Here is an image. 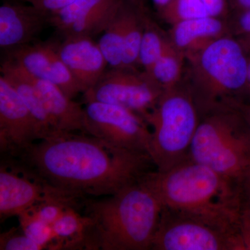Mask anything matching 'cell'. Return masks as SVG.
Wrapping results in <instances>:
<instances>
[{
	"label": "cell",
	"mask_w": 250,
	"mask_h": 250,
	"mask_svg": "<svg viewBox=\"0 0 250 250\" xmlns=\"http://www.w3.org/2000/svg\"><path fill=\"white\" fill-rule=\"evenodd\" d=\"M16 158L54 187L82 197L111 196L157 170L149 154L83 133L58 131Z\"/></svg>",
	"instance_id": "obj_1"
},
{
	"label": "cell",
	"mask_w": 250,
	"mask_h": 250,
	"mask_svg": "<svg viewBox=\"0 0 250 250\" xmlns=\"http://www.w3.org/2000/svg\"><path fill=\"white\" fill-rule=\"evenodd\" d=\"M154 172L115 195L85 199L82 213L89 218L85 250L152 249L164 208L152 181Z\"/></svg>",
	"instance_id": "obj_2"
},
{
	"label": "cell",
	"mask_w": 250,
	"mask_h": 250,
	"mask_svg": "<svg viewBox=\"0 0 250 250\" xmlns=\"http://www.w3.org/2000/svg\"><path fill=\"white\" fill-rule=\"evenodd\" d=\"M152 178L164 207L242 236L244 190L238 184L189 158Z\"/></svg>",
	"instance_id": "obj_3"
},
{
	"label": "cell",
	"mask_w": 250,
	"mask_h": 250,
	"mask_svg": "<svg viewBox=\"0 0 250 250\" xmlns=\"http://www.w3.org/2000/svg\"><path fill=\"white\" fill-rule=\"evenodd\" d=\"M189 159L243 188L250 182V129L236 103L200 113Z\"/></svg>",
	"instance_id": "obj_4"
},
{
	"label": "cell",
	"mask_w": 250,
	"mask_h": 250,
	"mask_svg": "<svg viewBox=\"0 0 250 250\" xmlns=\"http://www.w3.org/2000/svg\"><path fill=\"white\" fill-rule=\"evenodd\" d=\"M239 41L223 36L186 52L190 63V89L200 113L237 101L246 89L248 61Z\"/></svg>",
	"instance_id": "obj_5"
},
{
	"label": "cell",
	"mask_w": 250,
	"mask_h": 250,
	"mask_svg": "<svg viewBox=\"0 0 250 250\" xmlns=\"http://www.w3.org/2000/svg\"><path fill=\"white\" fill-rule=\"evenodd\" d=\"M200 111L190 85L164 90L146 121L152 132L149 155L159 172H166L189 157L200 121Z\"/></svg>",
	"instance_id": "obj_6"
},
{
	"label": "cell",
	"mask_w": 250,
	"mask_h": 250,
	"mask_svg": "<svg viewBox=\"0 0 250 250\" xmlns=\"http://www.w3.org/2000/svg\"><path fill=\"white\" fill-rule=\"evenodd\" d=\"M82 197L54 187L18 158L4 156L0 164V218L18 216L40 202H80Z\"/></svg>",
	"instance_id": "obj_7"
},
{
	"label": "cell",
	"mask_w": 250,
	"mask_h": 250,
	"mask_svg": "<svg viewBox=\"0 0 250 250\" xmlns=\"http://www.w3.org/2000/svg\"><path fill=\"white\" fill-rule=\"evenodd\" d=\"M151 250H242L246 248L241 235L228 232L164 206Z\"/></svg>",
	"instance_id": "obj_8"
},
{
	"label": "cell",
	"mask_w": 250,
	"mask_h": 250,
	"mask_svg": "<svg viewBox=\"0 0 250 250\" xmlns=\"http://www.w3.org/2000/svg\"><path fill=\"white\" fill-rule=\"evenodd\" d=\"M147 72L131 67H109L93 88L83 93L84 101L111 104L137 113L146 121L164 92Z\"/></svg>",
	"instance_id": "obj_9"
},
{
	"label": "cell",
	"mask_w": 250,
	"mask_h": 250,
	"mask_svg": "<svg viewBox=\"0 0 250 250\" xmlns=\"http://www.w3.org/2000/svg\"><path fill=\"white\" fill-rule=\"evenodd\" d=\"M85 103V134L116 147L149 155L152 132L142 117L118 105L96 101Z\"/></svg>",
	"instance_id": "obj_10"
},
{
	"label": "cell",
	"mask_w": 250,
	"mask_h": 250,
	"mask_svg": "<svg viewBox=\"0 0 250 250\" xmlns=\"http://www.w3.org/2000/svg\"><path fill=\"white\" fill-rule=\"evenodd\" d=\"M43 139L37 121L16 90L0 76V151L18 157L31 145Z\"/></svg>",
	"instance_id": "obj_11"
},
{
	"label": "cell",
	"mask_w": 250,
	"mask_h": 250,
	"mask_svg": "<svg viewBox=\"0 0 250 250\" xmlns=\"http://www.w3.org/2000/svg\"><path fill=\"white\" fill-rule=\"evenodd\" d=\"M4 59L21 67L29 75L57 85L69 98L83 90L65 64L57 49V41L32 42L5 50Z\"/></svg>",
	"instance_id": "obj_12"
},
{
	"label": "cell",
	"mask_w": 250,
	"mask_h": 250,
	"mask_svg": "<svg viewBox=\"0 0 250 250\" xmlns=\"http://www.w3.org/2000/svg\"><path fill=\"white\" fill-rule=\"evenodd\" d=\"M124 0H75L49 16V26L62 37H95L103 34L119 11Z\"/></svg>",
	"instance_id": "obj_13"
},
{
	"label": "cell",
	"mask_w": 250,
	"mask_h": 250,
	"mask_svg": "<svg viewBox=\"0 0 250 250\" xmlns=\"http://www.w3.org/2000/svg\"><path fill=\"white\" fill-rule=\"evenodd\" d=\"M49 26V15L22 1L5 0L0 6V47L3 50L34 42Z\"/></svg>",
	"instance_id": "obj_14"
},
{
	"label": "cell",
	"mask_w": 250,
	"mask_h": 250,
	"mask_svg": "<svg viewBox=\"0 0 250 250\" xmlns=\"http://www.w3.org/2000/svg\"><path fill=\"white\" fill-rule=\"evenodd\" d=\"M57 41L62 62L81 85L83 93L93 88L108 66L98 42L89 36H65Z\"/></svg>",
	"instance_id": "obj_15"
},
{
	"label": "cell",
	"mask_w": 250,
	"mask_h": 250,
	"mask_svg": "<svg viewBox=\"0 0 250 250\" xmlns=\"http://www.w3.org/2000/svg\"><path fill=\"white\" fill-rule=\"evenodd\" d=\"M29 76L57 129L65 132L85 134L84 106L67 96L57 85L30 75Z\"/></svg>",
	"instance_id": "obj_16"
},
{
	"label": "cell",
	"mask_w": 250,
	"mask_h": 250,
	"mask_svg": "<svg viewBox=\"0 0 250 250\" xmlns=\"http://www.w3.org/2000/svg\"><path fill=\"white\" fill-rule=\"evenodd\" d=\"M0 70L1 76L14 87L37 121L43 139L60 131L46 109L40 93L27 72L14 62L5 59L1 62Z\"/></svg>",
	"instance_id": "obj_17"
},
{
	"label": "cell",
	"mask_w": 250,
	"mask_h": 250,
	"mask_svg": "<svg viewBox=\"0 0 250 250\" xmlns=\"http://www.w3.org/2000/svg\"><path fill=\"white\" fill-rule=\"evenodd\" d=\"M225 26L220 18L207 16L172 25L171 42L184 53L201 48L223 36Z\"/></svg>",
	"instance_id": "obj_18"
},
{
	"label": "cell",
	"mask_w": 250,
	"mask_h": 250,
	"mask_svg": "<svg viewBox=\"0 0 250 250\" xmlns=\"http://www.w3.org/2000/svg\"><path fill=\"white\" fill-rule=\"evenodd\" d=\"M80 210L70 207L52 225L54 239L51 250H85L89 218Z\"/></svg>",
	"instance_id": "obj_19"
},
{
	"label": "cell",
	"mask_w": 250,
	"mask_h": 250,
	"mask_svg": "<svg viewBox=\"0 0 250 250\" xmlns=\"http://www.w3.org/2000/svg\"><path fill=\"white\" fill-rule=\"evenodd\" d=\"M127 0H124L116 17L103 33L98 45L104 56L108 67H122L123 43L126 25Z\"/></svg>",
	"instance_id": "obj_20"
},
{
	"label": "cell",
	"mask_w": 250,
	"mask_h": 250,
	"mask_svg": "<svg viewBox=\"0 0 250 250\" xmlns=\"http://www.w3.org/2000/svg\"><path fill=\"white\" fill-rule=\"evenodd\" d=\"M145 11L146 9H140L128 1L122 67L136 68L139 65L140 48L144 31Z\"/></svg>",
	"instance_id": "obj_21"
},
{
	"label": "cell",
	"mask_w": 250,
	"mask_h": 250,
	"mask_svg": "<svg viewBox=\"0 0 250 250\" xmlns=\"http://www.w3.org/2000/svg\"><path fill=\"white\" fill-rule=\"evenodd\" d=\"M185 57V53L170 42L153 66L151 76L164 90L178 85Z\"/></svg>",
	"instance_id": "obj_22"
},
{
	"label": "cell",
	"mask_w": 250,
	"mask_h": 250,
	"mask_svg": "<svg viewBox=\"0 0 250 250\" xmlns=\"http://www.w3.org/2000/svg\"><path fill=\"white\" fill-rule=\"evenodd\" d=\"M143 18L144 31L140 48L139 65L143 67V71L150 75L154 64L160 58L170 42L162 35L159 28L148 17L146 11H145Z\"/></svg>",
	"instance_id": "obj_23"
},
{
	"label": "cell",
	"mask_w": 250,
	"mask_h": 250,
	"mask_svg": "<svg viewBox=\"0 0 250 250\" xmlns=\"http://www.w3.org/2000/svg\"><path fill=\"white\" fill-rule=\"evenodd\" d=\"M159 14L172 25L188 20L210 16L201 0H172Z\"/></svg>",
	"instance_id": "obj_24"
},
{
	"label": "cell",
	"mask_w": 250,
	"mask_h": 250,
	"mask_svg": "<svg viewBox=\"0 0 250 250\" xmlns=\"http://www.w3.org/2000/svg\"><path fill=\"white\" fill-rule=\"evenodd\" d=\"M18 217L20 228L27 236L42 246L43 250H51L54 239L52 226L29 211L23 212Z\"/></svg>",
	"instance_id": "obj_25"
},
{
	"label": "cell",
	"mask_w": 250,
	"mask_h": 250,
	"mask_svg": "<svg viewBox=\"0 0 250 250\" xmlns=\"http://www.w3.org/2000/svg\"><path fill=\"white\" fill-rule=\"evenodd\" d=\"M1 250H41L42 246L27 236L21 228H13L0 235Z\"/></svg>",
	"instance_id": "obj_26"
},
{
	"label": "cell",
	"mask_w": 250,
	"mask_h": 250,
	"mask_svg": "<svg viewBox=\"0 0 250 250\" xmlns=\"http://www.w3.org/2000/svg\"><path fill=\"white\" fill-rule=\"evenodd\" d=\"M75 1V0H39L34 6L50 16L69 6Z\"/></svg>",
	"instance_id": "obj_27"
},
{
	"label": "cell",
	"mask_w": 250,
	"mask_h": 250,
	"mask_svg": "<svg viewBox=\"0 0 250 250\" xmlns=\"http://www.w3.org/2000/svg\"><path fill=\"white\" fill-rule=\"evenodd\" d=\"M208 14L213 17L220 18L227 13L229 0H201Z\"/></svg>",
	"instance_id": "obj_28"
},
{
	"label": "cell",
	"mask_w": 250,
	"mask_h": 250,
	"mask_svg": "<svg viewBox=\"0 0 250 250\" xmlns=\"http://www.w3.org/2000/svg\"><path fill=\"white\" fill-rule=\"evenodd\" d=\"M236 33L241 36L250 34V9L242 11L237 24Z\"/></svg>",
	"instance_id": "obj_29"
},
{
	"label": "cell",
	"mask_w": 250,
	"mask_h": 250,
	"mask_svg": "<svg viewBox=\"0 0 250 250\" xmlns=\"http://www.w3.org/2000/svg\"><path fill=\"white\" fill-rule=\"evenodd\" d=\"M242 215L250 217V182L244 189Z\"/></svg>",
	"instance_id": "obj_30"
},
{
	"label": "cell",
	"mask_w": 250,
	"mask_h": 250,
	"mask_svg": "<svg viewBox=\"0 0 250 250\" xmlns=\"http://www.w3.org/2000/svg\"><path fill=\"white\" fill-rule=\"evenodd\" d=\"M229 2L241 11L250 9V0H229Z\"/></svg>",
	"instance_id": "obj_31"
},
{
	"label": "cell",
	"mask_w": 250,
	"mask_h": 250,
	"mask_svg": "<svg viewBox=\"0 0 250 250\" xmlns=\"http://www.w3.org/2000/svg\"><path fill=\"white\" fill-rule=\"evenodd\" d=\"M236 104L246 119L250 129V105L246 104L240 102H236Z\"/></svg>",
	"instance_id": "obj_32"
},
{
	"label": "cell",
	"mask_w": 250,
	"mask_h": 250,
	"mask_svg": "<svg viewBox=\"0 0 250 250\" xmlns=\"http://www.w3.org/2000/svg\"><path fill=\"white\" fill-rule=\"evenodd\" d=\"M239 42L243 49H244L245 52L250 50V34L243 36V38H242L241 41H239Z\"/></svg>",
	"instance_id": "obj_33"
},
{
	"label": "cell",
	"mask_w": 250,
	"mask_h": 250,
	"mask_svg": "<svg viewBox=\"0 0 250 250\" xmlns=\"http://www.w3.org/2000/svg\"><path fill=\"white\" fill-rule=\"evenodd\" d=\"M172 0H152L153 4L158 10V12L164 9V7L169 4Z\"/></svg>",
	"instance_id": "obj_34"
},
{
	"label": "cell",
	"mask_w": 250,
	"mask_h": 250,
	"mask_svg": "<svg viewBox=\"0 0 250 250\" xmlns=\"http://www.w3.org/2000/svg\"><path fill=\"white\" fill-rule=\"evenodd\" d=\"M127 1L135 5V6H138L140 9H145L144 4H143V0H127Z\"/></svg>",
	"instance_id": "obj_35"
},
{
	"label": "cell",
	"mask_w": 250,
	"mask_h": 250,
	"mask_svg": "<svg viewBox=\"0 0 250 250\" xmlns=\"http://www.w3.org/2000/svg\"><path fill=\"white\" fill-rule=\"evenodd\" d=\"M250 85V61L248 62V84L247 87Z\"/></svg>",
	"instance_id": "obj_36"
},
{
	"label": "cell",
	"mask_w": 250,
	"mask_h": 250,
	"mask_svg": "<svg viewBox=\"0 0 250 250\" xmlns=\"http://www.w3.org/2000/svg\"><path fill=\"white\" fill-rule=\"evenodd\" d=\"M24 1H27L29 4L34 5H34H35L39 0H24Z\"/></svg>",
	"instance_id": "obj_37"
},
{
	"label": "cell",
	"mask_w": 250,
	"mask_h": 250,
	"mask_svg": "<svg viewBox=\"0 0 250 250\" xmlns=\"http://www.w3.org/2000/svg\"><path fill=\"white\" fill-rule=\"evenodd\" d=\"M246 89H248V92H249V93H250V85H248V86L247 87Z\"/></svg>",
	"instance_id": "obj_38"
},
{
	"label": "cell",
	"mask_w": 250,
	"mask_h": 250,
	"mask_svg": "<svg viewBox=\"0 0 250 250\" xmlns=\"http://www.w3.org/2000/svg\"><path fill=\"white\" fill-rule=\"evenodd\" d=\"M11 1H24V0H11Z\"/></svg>",
	"instance_id": "obj_39"
}]
</instances>
